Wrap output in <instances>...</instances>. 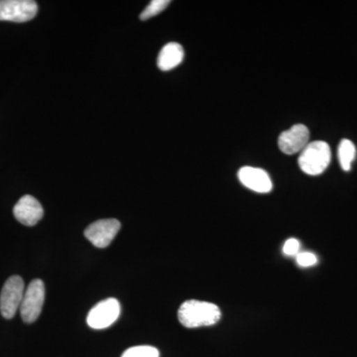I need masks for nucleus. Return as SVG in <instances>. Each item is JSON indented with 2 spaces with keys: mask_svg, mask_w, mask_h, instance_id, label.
I'll return each mask as SVG.
<instances>
[{
  "mask_svg": "<svg viewBox=\"0 0 357 357\" xmlns=\"http://www.w3.org/2000/svg\"><path fill=\"white\" fill-rule=\"evenodd\" d=\"M310 143V130L304 124H296L279 136L278 146L286 155L301 153Z\"/></svg>",
  "mask_w": 357,
  "mask_h": 357,
  "instance_id": "nucleus-8",
  "label": "nucleus"
},
{
  "mask_svg": "<svg viewBox=\"0 0 357 357\" xmlns=\"http://www.w3.org/2000/svg\"><path fill=\"white\" fill-rule=\"evenodd\" d=\"M331 148L325 141L310 142L300 153L298 163L303 172L311 176L324 173L331 163Z\"/></svg>",
  "mask_w": 357,
  "mask_h": 357,
  "instance_id": "nucleus-2",
  "label": "nucleus"
},
{
  "mask_svg": "<svg viewBox=\"0 0 357 357\" xmlns=\"http://www.w3.org/2000/svg\"><path fill=\"white\" fill-rule=\"evenodd\" d=\"M121 314V304L114 298L103 300L96 304L89 312L86 323L91 328L103 330L109 328L119 319Z\"/></svg>",
  "mask_w": 357,
  "mask_h": 357,
  "instance_id": "nucleus-6",
  "label": "nucleus"
},
{
  "mask_svg": "<svg viewBox=\"0 0 357 357\" xmlns=\"http://www.w3.org/2000/svg\"><path fill=\"white\" fill-rule=\"evenodd\" d=\"M300 243L296 238H290L286 241L283 246L284 255L287 256H297L299 255Z\"/></svg>",
  "mask_w": 357,
  "mask_h": 357,
  "instance_id": "nucleus-16",
  "label": "nucleus"
},
{
  "mask_svg": "<svg viewBox=\"0 0 357 357\" xmlns=\"http://www.w3.org/2000/svg\"><path fill=\"white\" fill-rule=\"evenodd\" d=\"M238 178L241 184L251 191L267 194L272 191L273 184L267 172L255 167H243L238 171Z\"/></svg>",
  "mask_w": 357,
  "mask_h": 357,
  "instance_id": "nucleus-10",
  "label": "nucleus"
},
{
  "mask_svg": "<svg viewBox=\"0 0 357 357\" xmlns=\"http://www.w3.org/2000/svg\"><path fill=\"white\" fill-rule=\"evenodd\" d=\"M160 354L156 347L150 345H138L128 349L123 352L121 357H159Z\"/></svg>",
  "mask_w": 357,
  "mask_h": 357,
  "instance_id": "nucleus-13",
  "label": "nucleus"
},
{
  "mask_svg": "<svg viewBox=\"0 0 357 357\" xmlns=\"http://www.w3.org/2000/svg\"><path fill=\"white\" fill-rule=\"evenodd\" d=\"M184 49L178 43L171 42L160 51L157 65L161 70L175 69L184 60Z\"/></svg>",
  "mask_w": 357,
  "mask_h": 357,
  "instance_id": "nucleus-11",
  "label": "nucleus"
},
{
  "mask_svg": "<svg viewBox=\"0 0 357 357\" xmlns=\"http://www.w3.org/2000/svg\"><path fill=\"white\" fill-rule=\"evenodd\" d=\"M178 318L185 328H201L215 325L222 318V312L213 303L189 300L181 305Z\"/></svg>",
  "mask_w": 357,
  "mask_h": 357,
  "instance_id": "nucleus-1",
  "label": "nucleus"
},
{
  "mask_svg": "<svg viewBox=\"0 0 357 357\" xmlns=\"http://www.w3.org/2000/svg\"><path fill=\"white\" fill-rule=\"evenodd\" d=\"M121 227V222L115 218L100 220L86 227L84 230V236L96 248H105L112 243L114 237L119 234Z\"/></svg>",
  "mask_w": 357,
  "mask_h": 357,
  "instance_id": "nucleus-7",
  "label": "nucleus"
},
{
  "mask_svg": "<svg viewBox=\"0 0 357 357\" xmlns=\"http://www.w3.org/2000/svg\"><path fill=\"white\" fill-rule=\"evenodd\" d=\"M297 263L302 267H311L318 263V257L312 252H299L297 255Z\"/></svg>",
  "mask_w": 357,
  "mask_h": 357,
  "instance_id": "nucleus-15",
  "label": "nucleus"
},
{
  "mask_svg": "<svg viewBox=\"0 0 357 357\" xmlns=\"http://www.w3.org/2000/svg\"><path fill=\"white\" fill-rule=\"evenodd\" d=\"M38 13V6L33 0H0V21L27 22Z\"/></svg>",
  "mask_w": 357,
  "mask_h": 357,
  "instance_id": "nucleus-5",
  "label": "nucleus"
},
{
  "mask_svg": "<svg viewBox=\"0 0 357 357\" xmlns=\"http://www.w3.org/2000/svg\"><path fill=\"white\" fill-rule=\"evenodd\" d=\"M169 0H152L140 14L141 20H147L161 13L170 4Z\"/></svg>",
  "mask_w": 357,
  "mask_h": 357,
  "instance_id": "nucleus-14",
  "label": "nucleus"
},
{
  "mask_svg": "<svg viewBox=\"0 0 357 357\" xmlns=\"http://www.w3.org/2000/svg\"><path fill=\"white\" fill-rule=\"evenodd\" d=\"M337 156L340 167L347 172L351 170L352 162L356 156V149L354 143L349 139H342L338 146Z\"/></svg>",
  "mask_w": 357,
  "mask_h": 357,
  "instance_id": "nucleus-12",
  "label": "nucleus"
},
{
  "mask_svg": "<svg viewBox=\"0 0 357 357\" xmlns=\"http://www.w3.org/2000/svg\"><path fill=\"white\" fill-rule=\"evenodd\" d=\"M24 281L17 275L7 279L0 294V312L6 319H13L20 309L24 296Z\"/></svg>",
  "mask_w": 357,
  "mask_h": 357,
  "instance_id": "nucleus-3",
  "label": "nucleus"
},
{
  "mask_svg": "<svg viewBox=\"0 0 357 357\" xmlns=\"http://www.w3.org/2000/svg\"><path fill=\"white\" fill-rule=\"evenodd\" d=\"M45 286L43 281L35 279L26 289L20 306L21 318L27 324H32L39 318L43 309Z\"/></svg>",
  "mask_w": 357,
  "mask_h": 357,
  "instance_id": "nucleus-4",
  "label": "nucleus"
},
{
  "mask_svg": "<svg viewBox=\"0 0 357 357\" xmlns=\"http://www.w3.org/2000/svg\"><path fill=\"white\" fill-rule=\"evenodd\" d=\"M13 213L18 222L26 227H33L42 220L44 210L41 204L34 197L26 195L15 204Z\"/></svg>",
  "mask_w": 357,
  "mask_h": 357,
  "instance_id": "nucleus-9",
  "label": "nucleus"
}]
</instances>
